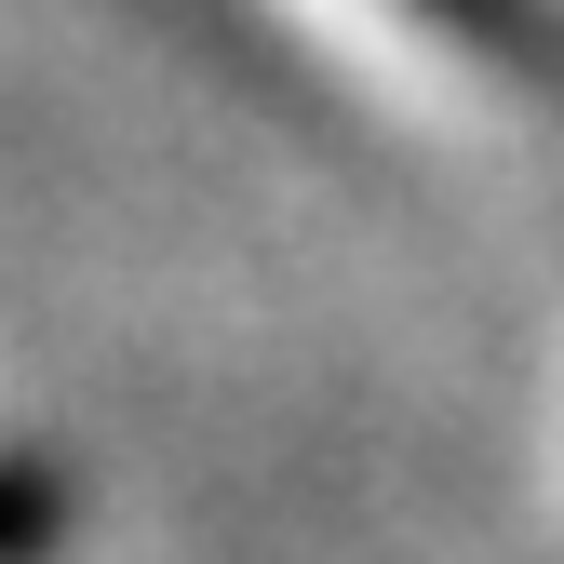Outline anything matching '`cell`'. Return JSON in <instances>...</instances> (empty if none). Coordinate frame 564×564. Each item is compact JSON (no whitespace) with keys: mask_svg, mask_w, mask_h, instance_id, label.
Here are the masks:
<instances>
[{"mask_svg":"<svg viewBox=\"0 0 564 564\" xmlns=\"http://www.w3.org/2000/svg\"><path fill=\"white\" fill-rule=\"evenodd\" d=\"M41 524H54V484H41V470H0V564H28Z\"/></svg>","mask_w":564,"mask_h":564,"instance_id":"6da1fadb","label":"cell"}]
</instances>
